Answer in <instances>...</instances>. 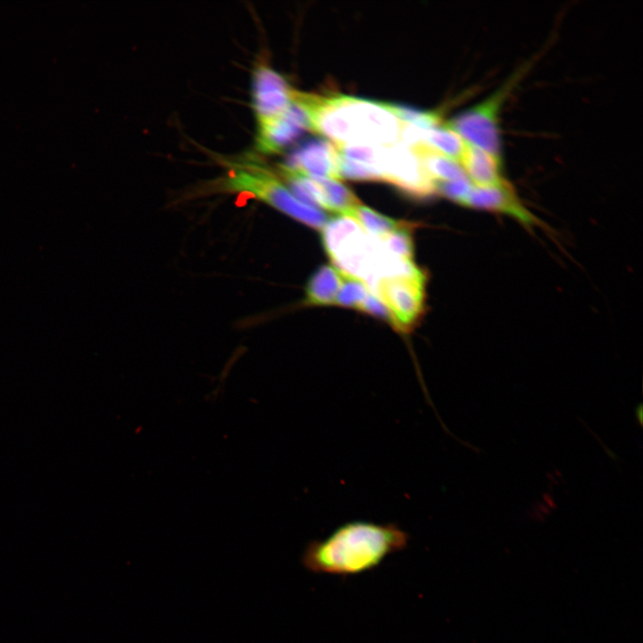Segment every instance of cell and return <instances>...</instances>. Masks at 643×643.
<instances>
[{"instance_id": "1", "label": "cell", "mask_w": 643, "mask_h": 643, "mask_svg": "<svg viewBox=\"0 0 643 643\" xmlns=\"http://www.w3.org/2000/svg\"><path fill=\"white\" fill-rule=\"evenodd\" d=\"M409 534L397 523L355 520L337 527L322 539L310 541L301 563L311 572L340 577L358 575L403 551Z\"/></svg>"}, {"instance_id": "2", "label": "cell", "mask_w": 643, "mask_h": 643, "mask_svg": "<svg viewBox=\"0 0 643 643\" xmlns=\"http://www.w3.org/2000/svg\"><path fill=\"white\" fill-rule=\"evenodd\" d=\"M311 130L335 145L391 146L399 141L401 121L385 102L343 94L306 95Z\"/></svg>"}, {"instance_id": "3", "label": "cell", "mask_w": 643, "mask_h": 643, "mask_svg": "<svg viewBox=\"0 0 643 643\" xmlns=\"http://www.w3.org/2000/svg\"><path fill=\"white\" fill-rule=\"evenodd\" d=\"M529 65L513 72L499 87L483 99L454 116L446 124L455 131L464 143L503 159L501 113Z\"/></svg>"}, {"instance_id": "4", "label": "cell", "mask_w": 643, "mask_h": 643, "mask_svg": "<svg viewBox=\"0 0 643 643\" xmlns=\"http://www.w3.org/2000/svg\"><path fill=\"white\" fill-rule=\"evenodd\" d=\"M222 188L247 194L315 230H322L328 222L324 213L298 201L271 171L259 165L234 168L224 179Z\"/></svg>"}, {"instance_id": "5", "label": "cell", "mask_w": 643, "mask_h": 643, "mask_svg": "<svg viewBox=\"0 0 643 643\" xmlns=\"http://www.w3.org/2000/svg\"><path fill=\"white\" fill-rule=\"evenodd\" d=\"M378 168L383 181L415 198L437 194L434 180L428 175L419 157L409 146L397 142L382 146Z\"/></svg>"}, {"instance_id": "6", "label": "cell", "mask_w": 643, "mask_h": 643, "mask_svg": "<svg viewBox=\"0 0 643 643\" xmlns=\"http://www.w3.org/2000/svg\"><path fill=\"white\" fill-rule=\"evenodd\" d=\"M461 206L509 217L530 230L545 227L542 220L528 208L508 180L487 187L472 184Z\"/></svg>"}, {"instance_id": "7", "label": "cell", "mask_w": 643, "mask_h": 643, "mask_svg": "<svg viewBox=\"0 0 643 643\" xmlns=\"http://www.w3.org/2000/svg\"><path fill=\"white\" fill-rule=\"evenodd\" d=\"M307 130H311V122L305 93L296 90L280 115L257 124L256 148L265 154H279Z\"/></svg>"}, {"instance_id": "8", "label": "cell", "mask_w": 643, "mask_h": 643, "mask_svg": "<svg viewBox=\"0 0 643 643\" xmlns=\"http://www.w3.org/2000/svg\"><path fill=\"white\" fill-rule=\"evenodd\" d=\"M425 277L384 278L374 286V293L386 305L401 331H407L421 317L424 308Z\"/></svg>"}, {"instance_id": "9", "label": "cell", "mask_w": 643, "mask_h": 643, "mask_svg": "<svg viewBox=\"0 0 643 643\" xmlns=\"http://www.w3.org/2000/svg\"><path fill=\"white\" fill-rule=\"evenodd\" d=\"M296 89L286 78L266 63H257L252 72V107L257 124L280 115L290 104Z\"/></svg>"}, {"instance_id": "10", "label": "cell", "mask_w": 643, "mask_h": 643, "mask_svg": "<svg viewBox=\"0 0 643 643\" xmlns=\"http://www.w3.org/2000/svg\"><path fill=\"white\" fill-rule=\"evenodd\" d=\"M280 168L309 177L340 179L338 152L323 139H313L293 151Z\"/></svg>"}, {"instance_id": "11", "label": "cell", "mask_w": 643, "mask_h": 643, "mask_svg": "<svg viewBox=\"0 0 643 643\" xmlns=\"http://www.w3.org/2000/svg\"><path fill=\"white\" fill-rule=\"evenodd\" d=\"M459 163L474 186H494L507 180L503 172L502 159L480 148L466 145Z\"/></svg>"}, {"instance_id": "12", "label": "cell", "mask_w": 643, "mask_h": 643, "mask_svg": "<svg viewBox=\"0 0 643 643\" xmlns=\"http://www.w3.org/2000/svg\"><path fill=\"white\" fill-rule=\"evenodd\" d=\"M342 281L343 272L336 266H321L307 282L305 303L309 305H334Z\"/></svg>"}, {"instance_id": "13", "label": "cell", "mask_w": 643, "mask_h": 643, "mask_svg": "<svg viewBox=\"0 0 643 643\" xmlns=\"http://www.w3.org/2000/svg\"><path fill=\"white\" fill-rule=\"evenodd\" d=\"M419 145L458 163L466 146L461 137L446 122L431 129H423Z\"/></svg>"}, {"instance_id": "14", "label": "cell", "mask_w": 643, "mask_h": 643, "mask_svg": "<svg viewBox=\"0 0 643 643\" xmlns=\"http://www.w3.org/2000/svg\"><path fill=\"white\" fill-rule=\"evenodd\" d=\"M410 148L417 154L426 172L434 182L451 181L466 178L458 162L422 145Z\"/></svg>"}, {"instance_id": "15", "label": "cell", "mask_w": 643, "mask_h": 643, "mask_svg": "<svg viewBox=\"0 0 643 643\" xmlns=\"http://www.w3.org/2000/svg\"><path fill=\"white\" fill-rule=\"evenodd\" d=\"M309 177V176H308ZM319 186L324 197L327 210L340 215L349 216L361 205L356 196L338 180L311 177Z\"/></svg>"}, {"instance_id": "16", "label": "cell", "mask_w": 643, "mask_h": 643, "mask_svg": "<svg viewBox=\"0 0 643 643\" xmlns=\"http://www.w3.org/2000/svg\"><path fill=\"white\" fill-rule=\"evenodd\" d=\"M288 190L301 203L310 207L327 209L322 193L317 183L306 175L280 168Z\"/></svg>"}, {"instance_id": "17", "label": "cell", "mask_w": 643, "mask_h": 643, "mask_svg": "<svg viewBox=\"0 0 643 643\" xmlns=\"http://www.w3.org/2000/svg\"><path fill=\"white\" fill-rule=\"evenodd\" d=\"M349 217L355 219L368 234L377 238L410 225L408 222L394 220L362 205H358Z\"/></svg>"}, {"instance_id": "18", "label": "cell", "mask_w": 643, "mask_h": 643, "mask_svg": "<svg viewBox=\"0 0 643 643\" xmlns=\"http://www.w3.org/2000/svg\"><path fill=\"white\" fill-rule=\"evenodd\" d=\"M411 224L380 237V244L388 255L405 261L413 262V240L411 233Z\"/></svg>"}, {"instance_id": "19", "label": "cell", "mask_w": 643, "mask_h": 643, "mask_svg": "<svg viewBox=\"0 0 643 643\" xmlns=\"http://www.w3.org/2000/svg\"><path fill=\"white\" fill-rule=\"evenodd\" d=\"M386 105L403 123L422 129H431L443 123L441 115L435 111L419 110L392 103H386Z\"/></svg>"}, {"instance_id": "20", "label": "cell", "mask_w": 643, "mask_h": 643, "mask_svg": "<svg viewBox=\"0 0 643 643\" xmlns=\"http://www.w3.org/2000/svg\"><path fill=\"white\" fill-rule=\"evenodd\" d=\"M370 292L365 281L343 272V281L334 305L357 309Z\"/></svg>"}, {"instance_id": "21", "label": "cell", "mask_w": 643, "mask_h": 643, "mask_svg": "<svg viewBox=\"0 0 643 643\" xmlns=\"http://www.w3.org/2000/svg\"><path fill=\"white\" fill-rule=\"evenodd\" d=\"M338 172L340 178L359 181H383L381 173L376 168L358 163L338 154Z\"/></svg>"}, {"instance_id": "22", "label": "cell", "mask_w": 643, "mask_h": 643, "mask_svg": "<svg viewBox=\"0 0 643 643\" xmlns=\"http://www.w3.org/2000/svg\"><path fill=\"white\" fill-rule=\"evenodd\" d=\"M357 310L376 316L388 322L394 329L401 331L395 317L386 305L372 291L366 296Z\"/></svg>"}]
</instances>
